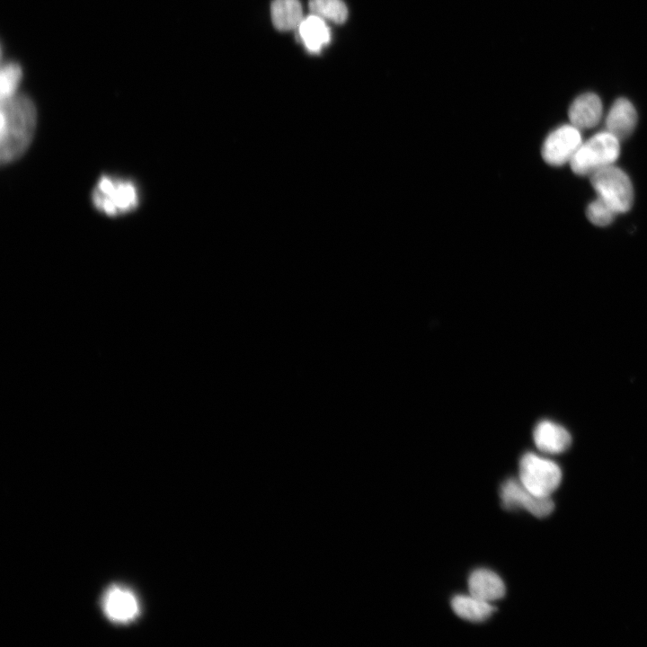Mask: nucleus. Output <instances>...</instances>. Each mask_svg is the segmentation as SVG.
Wrapping results in <instances>:
<instances>
[{
    "instance_id": "10",
    "label": "nucleus",
    "mask_w": 647,
    "mask_h": 647,
    "mask_svg": "<svg viewBox=\"0 0 647 647\" xmlns=\"http://www.w3.org/2000/svg\"><path fill=\"white\" fill-rule=\"evenodd\" d=\"M602 117V102L599 97L593 93L579 95L569 108V119L578 129H587L595 127Z\"/></svg>"
},
{
    "instance_id": "3",
    "label": "nucleus",
    "mask_w": 647,
    "mask_h": 647,
    "mask_svg": "<svg viewBox=\"0 0 647 647\" xmlns=\"http://www.w3.org/2000/svg\"><path fill=\"white\" fill-rule=\"evenodd\" d=\"M619 140L607 131L600 132L582 143L570 164L574 173L591 175L612 165L619 156Z\"/></svg>"
},
{
    "instance_id": "1",
    "label": "nucleus",
    "mask_w": 647,
    "mask_h": 647,
    "mask_svg": "<svg viewBox=\"0 0 647 647\" xmlns=\"http://www.w3.org/2000/svg\"><path fill=\"white\" fill-rule=\"evenodd\" d=\"M0 158L8 164L28 148L36 127V108L26 95L1 99Z\"/></svg>"
},
{
    "instance_id": "15",
    "label": "nucleus",
    "mask_w": 647,
    "mask_h": 647,
    "mask_svg": "<svg viewBox=\"0 0 647 647\" xmlns=\"http://www.w3.org/2000/svg\"><path fill=\"white\" fill-rule=\"evenodd\" d=\"M453 611L461 618L471 622H483L496 610L489 602L472 595H457L451 601Z\"/></svg>"
},
{
    "instance_id": "2",
    "label": "nucleus",
    "mask_w": 647,
    "mask_h": 647,
    "mask_svg": "<svg viewBox=\"0 0 647 647\" xmlns=\"http://www.w3.org/2000/svg\"><path fill=\"white\" fill-rule=\"evenodd\" d=\"M139 201L136 184L110 175H103L93 191L94 207L108 216H119L135 209Z\"/></svg>"
},
{
    "instance_id": "7",
    "label": "nucleus",
    "mask_w": 647,
    "mask_h": 647,
    "mask_svg": "<svg viewBox=\"0 0 647 647\" xmlns=\"http://www.w3.org/2000/svg\"><path fill=\"white\" fill-rule=\"evenodd\" d=\"M582 144L580 129L573 125H563L551 132L542 146L544 160L554 166L563 165Z\"/></svg>"
},
{
    "instance_id": "4",
    "label": "nucleus",
    "mask_w": 647,
    "mask_h": 647,
    "mask_svg": "<svg viewBox=\"0 0 647 647\" xmlns=\"http://www.w3.org/2000/svg\"><path fill=\"white\" fill-rule=\"evenodd\" d=\"M519 481L532 493L550 497L562 481L560 466L554 461L528 452L519 460Z\"/></svg>"
},
{
    "instance_id": "13",
    "label": "nucleus",
    "mask_w": 647,
    "mask_h": 647,
    "mask_svg": "<svg viewBox=\"0 0 647 647\" xmlns=\"http://www.w3.org/2000/svg\"><path fill=\"white\" fill-rule=\"evenodd\" d=\"M297 30L301 41L310 52L318 53L330 42L329 27L324 19L313 13L303 19Z\"/></svg>"
},
{
    "instance_id": "18",
    "label": "nucleus",
    "mask_w": 647,
    "mask_h": 647,
    "mask_svg": "<svg viewBox=\"0 0 647 647\" xmlns=\"http://www.w3.org/2000/svg\"><path fill=\"white\" fill-rule=\"evenodd\" d=\"M589 220L598 226L609 225L618 214L608 203L598 197L587 208Z\"/></svg>"
},
{
    "instance_id": "5",
    "label": "nucleus",
    "mask_w": 647,
    "mask_h": 647,
    "mask_svg": "<svg viewBox=\"0 0 647 647\" xmlns=\"http://www.w3.org/2000/svg\"><path fill=\"white\" fill-rule=\"evenodd\" d=\"M590 182L598 197L608 203L618 214L628 211L634 200V190L627 174L612 165L590 175Z\"/></svg>"
},
{
    "instance_id": "11",
    "label": "nucleus",
    "mask_w": 647,
    "mask_h": 647,
    "mask_svg": "<svg viewBox=\"0 0 647 647\" xmlns=\"http://www.w3.org/2000/svg\"><path fill=\"white\" fill-rule=\"evenodd\" d=\"M637 123V113L634 105L625 98L617 99L611 106L607 118V131L618 140L629 137Z\"/></svg>"
},
{
    "instance_id": "14",
    "label": "nucleus",
    "mask_w": 647,
    "mask_h": 647,
    "mask_svg": "<svg viewBox=\"0 0 647 647\" xmlns=\"http://www.w3.org/2000/svg\"><path fill=\"white\" fill-rule=\"evenodd\" d=\"M270 14L274 26L283 31L297 29L304 19L298 0H274Z\"/></svg>"
},
{
    "instance_id": "17",
    "label": "nucleus",
    "mask_w": 647,
    "mask_h": 647,
    "mask_svg": "<svg viewBox=\"0 0 647 647\" xmlns=\"http://www.w3.org/2000/svg\"><path fill=\"white\" fill-rule=\"evenodd\" d=\"M22 78L21 67L10 62L3 65L0 75V93L1 99L8 98L16 93L18 85Z\"/></svg>"
},
{
    "instance_id": "16",
    "label": "nucleus",
    "mask_w": 647,
    "mask_h": 647,
    "mask_svg": "<svg viewBox=\"0 0 647 647\" xmlns=\"http://www.w3.org/2000/svg\"><path fill=\"white\" fill-rule=\"evenodd\" d=\"M309 8L313 14L335 23H342L348 17V9L342 0H310Z\"/></svg>"
},
{
    "instance_id": "12",
    "label": "nucleus",
    "mask_w": 647,
    "mask_h": 647,
    "mask_svg": "<svg viewBox=\"0 0 647 647\" xmlns=\"http://www.w3.org/2000/svg\"><path fill=\"white\" fill-rule=\"evenodd\" d=\"M470 595L490 602L505 595L502 580L493 572L486 569L474 571L468 579Z\"/></svg>"
},
{
    "instance_id": "9",
    "label": "nucleus",
    "mask_w": 647,
    "mask_h": 647,
    "mask_svg": "<svg viewBox=\"0 0 647 647\" xmlns=\"http://www.w3.org/2000/svg\"><path fill=\"white\" fill-rule=\"evenodd\" d=\"M536 448L547 454L564 452L571 445L570 433L563 426L549 420L540 421L533 431Z\"/></svg>"
},
{
    "instance_id": "6",
    "label": "nucleus",
    "mask_w": 647,
    "mask_h": 647,
    "mask_svg": "<svg viewBox=\"0 0 647 647\" xmlns=\"http://www.w3.org/2000/svg\"><path fill=\"white\" fill-rule=\"evenodd\" d=\"M500 497L504 509H524L536 518L547 517L554 508L551 497L536 496L515 479H509L501 484Z\"/></svg>"
},
{
    "instance_id": "8",
    "label": "nucleus",
    "mask_w": 647,
    "mask_h": 647,
    "mask_svg": "<svg viewBox=\"0 0 647 647\" xmlns=\"http://www.w3.org/2000/svg\"><path fill=\"white\" fill-rule=\"evenodd\" d=\"M102 604L106 616L118 624L135 620L140 611L136 595L119 585H112L105 591Z\"/></svg>"
}]
</instances>
